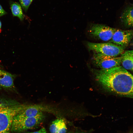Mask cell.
Listing matches in <instances>:
<instances>
[{
    "instance_id": "6da1fadb",
    "label": "cell",
    "mask_w": 133,
    "mask_h": 133,
    "mask_svg": "<svg viewBox=\"0 0 133 133\" xmlns=\"http://www.w3.org/2000/svg\"><path fill=\"white\" fill-rule=\"evenodd\" d=\"M96 80L105 89L122 95L133 97V76L122 66L93 70Z\"/></svg>"
},
{
    "instance_id": "7a4b0ae2",
    "label": "cell",
    "mask_w": 133,
    "mask_h": 133,
    "mask_svg": "<svg viewBox=\"0 0 133 133\" xmlns=\"http://www.w3.org/2000/svg\"><path fill=\"white\" fill-rule=\"evenodd\" d=\"M25 105L14 100L0 98V133L9 131L14 117Z\"/></svg>"
},
{
    "instance_id": "3957f363",
    "label": "cell",
    "mask_w": 133,
    "mask_h": 133,
    "mask_svg": "<svg viewBox=\"0 0 133 133\" xmlns=\"http://www.w3.org/2000/svg\"><path fill=\"white\" fill-rule=\"evenodd\" d=\"M87 46L89 50L94 52L113 57L121 55L124 48L111 43H95L88 42Z\"/></svg>"
},
{
    "instance_id": "277c9868",
    "label": "cell",
    "mask_w": 133,
    "mask_h": 133,
    "mask_svg": "<svg viewBox=\"0 0 133 133\" xmlns=\"http://www.w3.org/2000/svg\"><path fill=\"white\" fill-rule=\"evenodd\" d=\"M43 115L33 117H19L15 116L13 120L11 130L14 132H20L32 129L41 123Z\"/></svg>"
},
{
    "instance_id": "5b68a950",
    "label": "cell",
    "mask_w": 133,
    "mask_h": 133,
    "mask_svg": "<svg viewBox=\"0 0 133 133\" xmlns=\"http://www.w3.org/2000/svg\"><path fill=\"white\" fill-rule=\"evenodd\" d=\"M93 62L97 66L101 69H108L120 66L122 57L106 56L94 52L92 58Z\"/></svg>"
},
{
    "instance_id": "8992f818",
    "label": "cell",
    "mask_w": 133,
    "mask_h": 133,
    "mask_svg": "<svg viewBox=\"0 0 133 133\" xmlns=\"http://www.w3.org/2000/svg\"><path fill=\"white\" fill-rule=\"evenodd\" d=\"M116 29L100 24H93L88 30L89 35L98 39L107 41H110Z\"/></svg>"
},
{
    "instance_id": "52a82bcc",
    "label": "cell",
    "mask_w": 133,
    "mask_h": 133,
    "mask_svg": "<svg viewBox=\"0 0 133 133\" xmlns=\"http://www.w3.org/2000/svg\"><path fill=\"white\" fill-rule=\"evenodd\" d=\"M133 38V30L116 29L109 42L125 48Z\"/></svg>"
},
{
    "instance_id": "ba28073f",
    "label": "cell",
    "mask_w": 133,
    "mask_h": 133,
    "mask_svg": "<svg viewBox=\"0 0 133 133\" xmlns=\"http://www.w3.org/2000/svg\"><path fill=\"white\" fill-rule=\"evenodd\" d=\"M16 76L0 69V90L16 92L14 81Z\"/></svg>"
},
{
    "instance_id": "9c48e42d",
    "label": "cell",
    "mask_w": 133,
    "mask_h": 133,
    "mask_svg": "<svg viewBox=\"0 0 133 133\" xmlns=\"http://www.w3.org/2000/svg\"><path fill=\"white\" fill-rule=\"evenodd\" d=\"M43 115L41 109L35 105H25L15 116L19 117H33Z\"/></svg>"
},
{
    "instance_id": "30bf717a",
    "label": "cell",
    "mask_w": 133,
    "mask_h": 133,
    "mask_svg": "<svg viewBox=\"0 0 133 133\" xmlns=\"http://www.w3.org/2000/svg\"><path fill=\"white\" fill-rule=\"evenodd\" d=\"M121 56L122 66L126 70L133 73V50L124 51Z\"/></svg>"
},
{
    "instance_id": "8fae6325",
    "label": "cell",
    "mask_w": 133,
    "mask_h": 133,
    "mask_svg": "<svg viewBox=\"0 0 133 133\" xmlns=\"http://www.w3.org/2000/svg\"><path fill=\"white\" fill-rule=\"evenodd\" d=\"M120 19L125 26L133 27V6H130L125 9L121 15Z\"/></svg>"
},
{
    "instance_id": "7c38bea8",
    "label": "cell",
    "mask_w": 133,
    "mask_h": 133,
    "mask_svg": "<svg viewBox=\"0 0 133 133\" xmlns=\"http://www.w3.org/2000/svg\"><path fill=\"white\" fill-rule=\"evenodd\" d=\"M67 129L66 123L62 119H57L53 121L50 127L51 133H66Z\"/></svg>"
},
{
    "instance_id": "4fadbf2b",
    "label": "cell",
    "mask_w": 133,
    "mask_h": 133,
    "mask_svg": "<svg viewBox=\"0 0 133 133\" xmlns=\"http://www.w3.org/2000/svg\"><path fill=\"white\" fill-rule=\"evenodd\" d=\"M11 9L13 15L18 17L21 20L24 17L20 5L17 2H14L11 5Z\"/></svg>"
},
{
    "instance_id": "5bb4252c",
    "label": "cell",
    "mask_w": 133,
    "mask_h": 133,
    "mask_svg": "<svg viewBox=\"0 0 133 133\" xmlns=\"http://www.w3.org/2000/svg\"><path fill=\"white\" fill-rule=\"evenodd\" d=\"M22 8L26 11L33 0H19Z\"/></svg>"
},
{
    "instance_id": "9a60e30c",
    "label": "cell",
    "mask_w": 133,
    "mask_h": 133,
    "mask_svg": "<svg viewBox=\"0 0 133 133\" xmlns=\"http://www.w3.org/2000/svg\"><path fill=\"white\" fill-rule=\"evenodd\" d=\"M27 133H47L45 129L43 127L36 131L33 132H28Z\"/></svg>"
},
{
    "instance_id": "2e32d148",
    "label": "cell",
    "mask_w": 133,
    "mask_h": 133,
    "mask_svg": "<svg viewBox=\"0 0 133 133\" xmlns=\"http://www.w3.org/2000/svg\"><path fill=\"white\" fill-rule=\"evenodd\" d=\"M6 12L4 10L0 4V17L6 14Z\"/></svg>"
},
{
    "instance_id": "e0dca14e",
    "label": "cell",
    "mask_w": 133,
    "mask_h": 133,
    "mask_svg": "<svg viewBox=\"0 0 133 133\" xmlns=\"http://www.w3.org/2000/svg\"><path fill=\"white\" fill-rule=\"evenodd\" d=\"M86 133L83 132H76L74 133Z\"/></svg>"
},
{
    "instance_id": "ac0fdd59",
    "label": "cell",
    "mask_w": 133,
    "mask_h": 133,
    "mask_svg": "<svg viewBox=\"0 0 133 133\" xmlns=\"http://www.w3.org/2000/svg\"><path fill=\"white\" fill-rule=\"evenodd\" d=\"M1 133H10L9 132V131H6L4 132H2Z\"/></svg>"
},
{
    "instance_id": "d6986e66",
    "label": "cell",
    "mask_w": 133,
    "mask_h": 133,
    "mask_svg": "<svg viewBox=\"0 0 133 133\" xmlns=\"http://www.w3.org/2000/svg\"><path fill=\"white\" fill-rule=\"evenodd\" d=\"M1 21L0 20V30L1 28Z\"/></svg>"
},
{
    "instance_id": "ffe728a7",
    "label": "cell",
    "mask_w": 133,
    "mask_h": 133,
    "mask_svg": "<svg viewBox=\"0 0 133 133\" xmlns=\"http://www.w3.org/2000/svg\"><path fill=\"white\" fill-rule=\"evenodd\" d=\"M127 133H133V132H132V131L130 132Z\"/></svg>"
}]
</instances>
